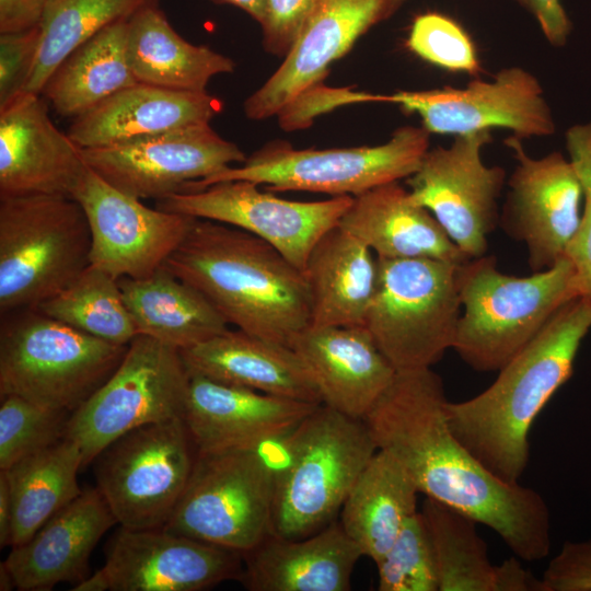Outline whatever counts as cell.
<instances>
[{
  "instance_id": "obj_1",
  "label": "cell",
  "mask_w": 591,
  "mask_h": 591,
  "mask_svg": "<svg viewBox=\"0 0 591 591\" xmlns=\"http://www.w3.org/2000/svg\"><path fill=\"white\" fill-rule=\"evenodd\" d=\"M447 401L431 368L396 371L362 420L419 493L491 529L518 558L544 559L552 545L547 503L534 489L494 475L459 441L447 421Z\"/></svg>"
},
{
  "instance_id": "obj_2",
  "label": "cell",
  "mask_w": 591,
  "mask_h": 591,
  "mask_svg": "<svg viewBox=\"0 0 591 591\" xmlns=\"http://www.w3.org/2000/svg\"><path fill=\"white\" fill-rule=\"evenodd\" d=\"M591 328V304L565 303L513 356L483 392L445 403L452 433L494 475L519 483L530 457L529 432L553 395L571 378L579 347Z\"/></svg>"
},
{
  "instance_id": "obj_3",
  "label": "cell",
  "mask_w": 591,
  "mask_h": 591,
  "mask_svg": "<svg viewBox=\"0 0 591 591\" xmlns=\"http://www.w3.org/2000/svg\"><path fill=\"white\" fill-rule=\"evenodd\" d=\"M164 266L245 333L290 347L310 325L304 273L273 245L242 229L196 219Z\"/></svg>"
},
{
  "instance_id": "obj_4",
  "label": "cell",
  "mask_w": 591,
  "mask_h": 591,
  "mask_svg": "<svg viewBox=\"0 0 591 591\" xmlns=\"http://www.w3.org/2000/svg\"><path fill=\"white\" fill-rule=\"evenodd\" d=\"M463 313L453 349L477 371H498L577 298L573 267L565 255L554 266L518 277L502 274L494 256L457 267Z\"/></svg>"
},
{
  "instance_id": "obj_5",
  "label": "cell",
  "mask_w": 591,
  "mask_h": 591,
  "mask_svg": "<svg viewBox=\"0 0 591 591\" xmlns=\"http://www.w3.org/2000/svg\"><path fill=\"white\" fill-rule=\"evenodd\" d=\"M270 531L286 538L313 534L333 521L378 451L362 419L320 404L282 439Z\"/></svg>"
},
{
  "instance_id": "obj_6",
  "label": "cell",
  "mask_w": 591,
  "mask_h": 591,
  "mask_svg": "<svg viewBox=\"0 0 591 591\" xmlns=\"http://www.w3.org/2000/svg\"><path fill=\"white\" fill-rule=\"evenodd\" d=\"M127 348L35 309L3 314L0 396L18 395L72 414L112 375Z\"/></svg>"
},
{
  "instance_id": "obj_7",
  "label": "cell",
  "mask_w": 591,
  "mask_h": 591,
  "mask_svg": "<svg viewBox=\"0 0 591 591\" xmlns=\"http://www.w3.org/2000/svg\"><path fill=\"white\" fill-rule=\"evenodd\" d=\"M91 233L73 198H0V312L35 309L90 266Z\"/></svg>"
},
{
  "instance_id": "obj_8",
  "label": "cell",
  "mask_w": 591,
  "mask_h": 591,
  "mask_svg": "<svg viewBox=\"0 0 591 591\" xmlns=\"http://www.w3.org/2000/svg\"><path fill=\"white\" fill-rule=\"evenodd\" d=\"M378 286L363 326L396 371L430 368L453 347L460 264L379 258Z\"/></svg>"
},
{
  "instance_id": "obj_9",
  "label": "cell",
  "mask_w": 591,
  "mask_h": 591,
  "mask_svg": "<svg viewBox=\"0 0 591 591\" xmlns=\"http://www.w3.org/2000/svg\"><path fill=\"white\" fill-rule=\"evenodd\" d=\"M429 135L424 127L404 126L379 146L324 150H299L286 141H274L246 158L241 166L193 182L184 193L219 182L246 179L274 192L355 197L413 175L429 150Z\"/></svg>"
},
{
  "instance_id": "obj_10",
  "label": "cell",
  "mask_w": 591,
  "mask_h": 591,
  "mask_svg": "<svg viewBox=\"0 0 591 591\" xmlns=\"http://www.w3.org/2000/svg\"><path fill=\"white\" fill-rule=\"evenodd\" d=\"M276 472L263 447L197 452L164 529L244 554L271 533Z\"/></svg>"
},
{
  "instance_id": "obj_11",
  "label": "cell",
  "mask_w": 591,
  "mask_h": 591,
  "mask_svg": "<svg viewBox=\"0 0 591 591\" xmlns=\"http://www.w3.org/2000/svg\"><path fill=\"white\" fill-rule=\"evenodd\" d=\"M189 373L177 348L137 335L112 375L71 415L67 436L85 467L120 436L183 418Z\"/></svg>"
},
{
  "instance_id": "obj_12",
  "label": "cell",
  "mask_w": 591,
  "mask_h": 591,
  "mask_svg": "<svg viewBox=\"0 0 591 591\" xmlns=\"http://www.w3.org/2000/svg\"><path fill=\"white\" fill-rule=\"evenodd\" d=\"M196 445L183 418L136 428L93 460L96 488L119 526L164 528L190 476Z\"/></svg>"
},
{
  "instance_id": "obj_13",
  "label": "cell",
  "mask_w": 591,
  "mask_h": 591,
  "mask_svg": "<svg viewBox=\"0 0 591 591\" xmlns=\"http://www.w3.org/2000/svg\"><path fill=\"white\" fill-rule=\"evenodd\" d=\"M352 198L334 196L318 201H294L263 192L254 182L235 179L170 195L157 200V208L250 232L304 271L311 250L339 224Z\"/></svg>"
},
{
  "instance_id": "obj_14",
  "label": "cell",
  "mask_w": 591,
  "mask_h": 591,
  "mask_svg": "<svg viewBox=\"0 0 591 591\" xmlns=\"http://www.w3.org/2000/svg\"><path fill=\"white\" fill-rule=\"evenodd\" d=\"M86 165L108 184L138 199L183 193L193 182L246 160L209 124L171 129L124 142L82 149Z\"/></svg>"
},
{
  "instance_id": "obj_15",
  "label": "cell",
  "mask_w": 591,
  "mask_h": 591,
  "mask_svg": "<svg viewBox=\"0 0 591 591\" xmlns=\"http://www.w3.org/2000/svg\"><path fill=\"white\" fill-rule=\"evenodd\" d=\"M490 141L489 130L456 136L447 148L429 149L406 178L412 199L432 213L470 258L485 255L487 236L498 221L497 199L506 173L482 159Z\"/></svg>"
},
{
  "instance_id": "obj_16",
  "label": "cell",
  "mask_w": 591,
  "mask_h": 591,
  "mask_svg": "<svg viewBox=\"0 0 591 591\" xmlns=\"http://www.w3.org/2000/svg\"><path fill=\"white\" fill-rule=\"evenodd\" d=\"M72 198L91 233L90 265L119 279L144 278L164 265L196 218L159 208L115 188L89 166Z\"/></svg>"
},
{
  "instance_id": "obj_17",
  "label": "cell",
  "mask_w": 591,
  "mask_h": 591,
  "mask_svg": "<svg viewBox=\"0 0 591 591\" xmlns=\"http://www.w3.org/2000/svg\"><path fill=\"white\" fill-rule=\"evenodd\" d=\"M390 96L391 103L418 114L430 134L456 137L503 128L522 139L555 131L542 85L521 67L501 69L493 80H473L463 89L398 91Z\"/></svg>"
},
{
  "instance_id": "obj_18",
  "label": "cell",
  "mask_w": 591,
  "mask_h": 591,
  "mask_svg": "<svg viewBox=\"0 0 591 591\" xmlns=\"http://www.w3.org/2000/svg\"><path fill=\"white\" fill-rule=\"evenodd\" d=\"M518 164L511 174L502 227L525 244L533 271L554 266L581 221L583 186L576 167L560 152L531 158L521 139L505 141Z\"/></svg>"
},
{
  "instance_id": "obj_19",
  "label": "cell",
  "mask_w": 591,
  "mask_h": 591,
  "mask_svg": "<svg viewBox=\"0 0 591 591\" xmlns=\"http://www.w3.org/2000/svg\"><path fill=\"white\" fill-rule=\"evenodd\" d=\"M105 556L109 591H200L243 572L241 553L164 528L119 526Z\"/></svg>"
},
{
  "instance_id": "obj_20",
  "label": "cell",
  "mask_w": 591,
  "mask_h": 591,
  "mask_svg": "<svg viewBox=\"0 0 591 591\" xmlns=\"http://www.w3.org/2000/svg\"><path fill=\"white\" fill-rule=\"evenodd\" d=\"M402 3V0H323L280 67L245 100L243 108L247 118L263 120L276 116L302 92L321 83L334 61Z\"/></svg>"
},
{
  "instance_id": "obj_21",
  "label": "cell",
  "mask_w": 591,
  "mask_h": 591,
  "mask_svg": "<svg viewBox=\"0 0 591 591\" xmlns=\"http://www.w3.org/2000/svg\"><path fill=\"white\" fill-rule=\"evenodd\" d=\"M86 169L82 149L55 126L39 94L24 92L0 109V198H72Z\"/></svg>"
},
{
  "instance_id": "obj_22",
  "label": "cell",
  "mask_w": 591,
  "mask_h": 591,
  "mask_svg": "<svg viewBox=\"0 0 591 591\" xmlns=\"http://www.w3.org/2000/svg\"><path fill=\"white\" fill-rule=\"evenodd\" d=\"M188 373L183 419L198 452L277 442L320 405Z\"/></svg>"
},
{
  "instance_id": "obj_23",
  "label": "cell",
  "mask_w": 591,
  "mask_h": 591,
  "mask_svg": "<svg viewBox=\"0 0 591 591\" xmlns=\"http://www.w3.org/2000/svg\"><path fill=\"white\" fill-rule=\"evenodd\" d=\"M117 521L96 487L54 514L26 542L12 546L3 561L20 591H47L89 576L90 556Z\"/></svg>"
},
{
  "instance_id": "obj_24",
  "label": "cell",
  "mask_w": 591,
  "mask_h": 591,
  "mask_svg": "<svg viewBox=\"0 0 591 591\" xmlns=\"http://www.w3.org/2000/svg\"><path fill=\"white\" fill-rule=\"evenodd\" d=\"M311 372L323 404L362 419L396 370L363 325H308L291 341Z\"/></svg>"
},
{
  "instance_id": "obj_25",
  "label": "cell",
  "mask_w": 591,
  "mask_h": 591,
  "mask_svg": "<svg viewBox=\"0 0 591 591\" xmlns=\"http://www.w3.org/2000/svg\"><path fill=\"white\" fill-rule=\"evenodd\" d=\"M242 555L240 579L251 591H348L363 556L336 521L300 538L269 533Z\"/></svg>"
},
{
  "instance_id": "obj_26",
  "label": "cell",
  "mask_w": 591,
  "mask_h": 591,
  "mask_svg": "<svg viewBox=\"0 0 591 591\" xmlns=\"http://www.w3.org/2000/svg\"><path fill=\"white\" fill-rule=\"evenodd\" d=\"M179 352L190 373L275 396L323 404L311 372L287 345L236 328Z\"/></svg>"
},
{
  "instance_id": "obj_27",
  "label": "cell",
  "mask_w": 591,
  "mask_h": 591,
  "mask_svg": "<svg viewBox=\"0 0 591 591\" xmlns=\"http://www.w3.org/2000/svg\"><path fill=\"white\" fill-rule=\"evenodd\" d=\"M221 102L206 92L137 82L73 119L68 135L81 149L106 147L181 127L209 124Z\"/></svg>"
},
{
  "instance_id": "obj_28",
  "label": "cell",
  "mask_w": 591,
  "mask_h": 591,
  "mask_svg": "<svg viewBox=\"0 0 591 591\" xmlns=\"http://www.w3.org/2000/svg\"><path fill=\"white\" fill-rule=\"evenodd\" d=\"M338 225L379 258H432L454 264L471 259L398 182L355 196Z\"/></svg>"
},
{
  "instance_id": "obj_29",
  "label": "cell",
  "mask_w": 591,
  "mask_h": 591,
  "mask_svg": "<svg viewBox=\"0 0 591 591\" xmlns=\"http://www.w3.org/2000/svg\"><path fill=\"white\" fill-rule=\"evenodd\" d=\"M303 273L310 325H363L379 278L378 257L363 242L339 225L333 228L311 250Z\"/></svg>"
},
{
  "instance_id": "obj_30",
  "label": "cell",
  "mask_w": 591,
  "mask_h": 591,
  "mask_svg": "<svg viewBox=\"0 0 591 591\" xmlns=\"http://www.w3.org/2000/svg\"><path fill=\"white\" fill-rule=\"evenodd\" d=\"M118 285L138 335L182 350L229 329L215 305L164 265L144 278H119Z\"/></svg>"
},
{
  "instance_id": "obj_31",
  "label": "cell",
  "mask_w": 591,
  "mask_h": 591,
  "mask_svg": "<svg viewBox=\"0 0 591 591\" xmlns=\"http://www.w3.org/2000/svg\"><path fill=\"white\" fill-rule=\"evenodd\" d=\"M126 53L138 82L176 91L206 92L212 77L235 68L231 58L185 40L157 3L128 20Z\"/></svg>"
},
{
  "instance_id": "obj_32",
  "label": "cell",
  "mask_w": 591,
  "mask_h": 591,
  "mask_svg": "<svg viewBox=\"0 0 591 591\" xmlns=\"http://www.w3.org/2000/svg\"><path fill=\"white\" fill-rule=\"evenodd\" d=\"M418 494L402 462L378 449L349 491L339 523L362 555L376 563L419 511Z\"/></svg>"
},
{
  "instance_id": "obj_33",
  "label": "cell",
  "mask_w": 591,
  "mask_h": 591,
  "mask_svg": "<svg viewBox=\"0 0 591 591\" xmlns=\"http://www.w3.org/2000/svg\"><path fill=\"white\" fill-rule=\"evenodd\" d=\"M128 20L103 28L53 71L40 94L59 115L74 119L138 82L126 53Z\"/></svg>"
},
{
  "instance_id": "obj_34",
  "label": "cell",
  "mask_w": 591,
  "mask_h": 591,
  "mask_svg": "<svg viewBox=\"0 0 591 591\" xmlns=\"http://www.w3.org/2000/svg\"><path fill=\"white\" fill-rule=\"evenodd\" d=\"M81 468V450L76 441L66 437L8 470H1L11 495V547L26 542L80 495L78 472Z\"/></svg>"
},
{
  "instance_id": "obj_35",
  "label": "cell",
  "mask_w": 591,
  "mask_h": 591,
  "mask_svg": "<svg viewBox=\"0 0 591 591\" xmlns=\"http://www.w3.org/2000/svg\"><path fill=\"white\" fill-rule=\"evenodd\" d=\"M419 511L434 549L439 591H497L498 566L489 560L477 522L430 498Z\"/></svg>"
},
{
  "instance_id": "obj_36",
  "label": "cell",
  "mask_w": 591,
  "mask_h": 591,
  "mask_svg": "<svg viewBox=\"0 0 591 591\" xmlns=\"http://www.w3.org/2000/svg\"><path fill=\"white\" fill-rule=\"evenodd\" d=\"M158 0H50L40 24V42L25 92L39 94L59 63L108 25L130 19Z\"/></svg>"
},
{
  "instance_id": "obj_37",
  "label": "cell",
  "mask_w": 591,
  "mask_h": 591,
  "mask_svg": "<svg viewBox=\"0 0 591 591\" xmlns=\"http://www.w3.org/2000/svg\"><path fill=\"white\" fill-rule=\"evenodd\" d=\"M35 310L115 345L128 346L138 335L118 279L92 265L70 286Z\"/></svg>"
},
{
  "instance_id": "obj_38",
  "label": "cell",
  "mask_w": 591,
  "mask_h": 591,
  "mask_svg": "<svg viewBox=\"0 0 591 591\" xmlns=\"http://www.w3.org/2000/svg\"><path fill=\"white\" fill-rule=\"evenodd\" d=\"M71 413L53 409L18 395L0 402V470L43 451L67 436Z\"/></svg>"
},
{
  "instance_id": "obj_39",
  "label": "cell",
  "mask_w": 591,
  "mask_h": 591,
  "mask_svg": "<svg viewBox=\"0 0 591 591\" xmlns=\"http://www.w3.org/2000/svg\"><path fill=\"white\" fill-rule=\"evenodd\" d=\"M374 564L380 591H439L434 549L420 511Z\"/></svg>"
},
{
  "instance_id": "obj_40",
  "label": "cell",
  "mask_w": 591,
  "mask_h": 591,
  "mask_svg": "<svg viewBox=\"0 0 591 591\" xmlns=\"http://www.w3.org/2000/svg\"><path fill=\"white\" fill-rule=\"evenodd\" d=\"M407 47L424 60L449 71L477 76L482 70L475 45L459 23L429 12L412 25Z\"/></svg>"
},
{
  "instance_id": "obj_41",
  "label": "cell",
  "mask_w": 591,
  "mask_h": 591,
  "mask_svg": "<svg viewBox=\"0 0 591 591\" xmlns=\"http://www.w3.org/2000/svg\"><path fill=\"white\" fill-rule=\"evenodd\" d=\"M40 42V26L0 35V109L25 92Z\"/></svg>"
},
{
  "instance_id": "obj_42",
  "label": "cell",
  "mask_w": 591,
  "mask_h": 591,
  "mask_svg": "<svg viewBox=\"0 0 591 591\" xmlns=\"http://www.w3.org/2000/svg\"><path fill=\"white\" fill-rule=\"evenodd\" d=\"M323 0H265L260 23L267 51L286 56Z\"/></svg>"
},
{
  "instance_id": "obj_43",
  "label": "cell",
  "mask_w": 591,
  "mask_h": 591,
  "mask_svg": "<svg viewBox=\"0 0 591 591\" xmlns=\"http://www.w3.org/2000/svg\"><path fill=\"white\" fill-rule=\"evenodd\" d=\"M322 83V82H321ZM317 83L287 104L276 116L285 130L305 128L312 119L337 106L359 102H390V95L332 89Z\"/></svg>"
},
{
  "instance_id": "obj_44",
  "label": "cell",
  "mask_w": 591,
  "mask_h": 591,
  "mask_svg": "<svg viewBox=\"0 0 591 591\" xmlns=\"http://www.w3.org/2000/svg\"><path fill=\"white\" fill-rule=\"evenodd\" d=\"M541 581L543 591H591V538L566 542Z\"/></svg>"
},
{
  "instance_id": "obj_45",
  "label": "cell",
  "mask_w": 591,
  "mask_h": 591,
  "mask_svg": "<svg viewBox=\"0 0 591 591\" xmlns=\"http://www.w3.org/2000/svg\"><path fill=\"white\" fill-rule=\"evenodd\" d=\"M586 199L580 225L569 242L566 256L573 267L577 296L591 304V192L583 190Z\"/></svg>"
},
{
  "instance_id": "obj_46",
  "label": "cell",
  "mask_w": 591,
  "mask_h": 591,
  "mask_svg": "<svg viewBox=\"0 0 591 591\" xmlns=\"http://www.w3.org/2000/svg\"><path fill=\"white\" fill-rule=\"evenodd\" d=\"M537 20L546 39L563 46L570 34L571 23L560 0H517Z\"/></svg>"
},
{
  "instance_id": "obj_47",
  "label": "cell",
  "mask_w": 591,
  "mask_h": 591,
  "mask_svg": "<svg viewBox=\"0 0 591 591\" xmlns=\"http://www.w3.org/2000/svg\"><path fill=\"white\" fill-rule=\"evenodd\" d=\"M50 0H0V34L40 26Z\"/></svg>"
},
{
  "instance_id": "obj_48",
  "label": "cell",
  "mask_w": 591,
  "mask_h": 591,
  "mask_svg": "<svg viewBox=\"0 0 591 591\" xmlns=\"http://www.w3.org/2000/svg\"><path fill=\"white\" fill-rule=\"evenodd\" d=\"M497 591H543V584L517 558H510L498 565Z\"/></svg>"
},
{
  "instance_id": "obj_49",
  "label": "cell",
  "mask_w": 591,
  "mask_h": 591,
  "mask_svg": "<svg viewBox=\"0 0 591 591\" xmlns=\"http://www.w3.org/2000/svg\"><path fill=\"white\" fill-rule=\"evenodd\" d=\"M11 495L9 483L3 471H0V546H10L11 535Z\"/></svg>"
},
{
  "instance_id": "obj_50",
  "label": "cell",
  "mask_w": 591,
  "mask_h": 591,
  "mask_svg": "<svg viewBox=\"0 0 591 591\" xmlns=\"http://www.w3.org/2000/svg\"><path fill=\"white\" fill-rule=\"evenodd\" d=\"M222 3L235 5L250 14L259 24L263 22L265 0H216Z\"/></svg>"
},
{
  "instance_id": "obj_51",
  "label": "cell",
  "mask_w": 591,
  "mask_h": 591,
  "mask_svg": "<svg viewBox=\"0 0 591 591\" xmlns=\"http://www.w3.org/2000/svg\"><path fill=\"white\" fill-rule=\"evenodd\" d=\"M16 589L13 576L7 568L3 561L0 564V590L9 591Z\"/></svg>"
},
{
  "instance_id": "obj_52",
  "label": "cell",
  "mask_w": 591,
  "mask_h": 591,
  "mask_svg": "<svg viewBox=\"0 0 591 591\" xmlns=\"http://www.w3.org/2000/svg\"><path fill=\"white\" fill-rule=\"evenodd\" d=\"M580 179L583 186V190L591 192V171L580 174Z\"/></svg>"
},
{
  "instance_id": "obj_53",
  "label": "cell",
  "mask_w": 591,
  "mask_h": 591,
  "mask_svg": "<svg viewBox=\"0 0 591 591\" xmlns=\"http://www.w3.org/2000/svg\"><path fill=\"white\" fill-rule=\"evenodd\" d=\"M402 1H404V0H402Z\"/></svg>"
}]
</instances>
